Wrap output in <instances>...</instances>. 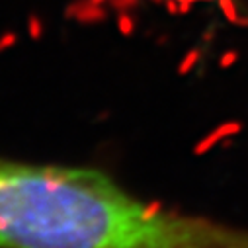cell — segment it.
<instances>
[{"instance_id": "obj_5", "label": "cell", "mask_w": 248, "mask_h": 248, "mask_svg": "<svg viewBox=\"0 0 248 248\" xmlns=\"http://www.w3.org/2000/svg\"><path fill=\"white\" fill-rule=\"evenodd\" d=\"M117 30L121 35H131L135 31V20L125 10L119 12V16H117Z\"/></svg>"}, {"instance_id": "obj_8", "label": "cell", "mask_w": 248, "mask_h": 248, "mask_svg": "<svg viewBox=\"0 0 248 248\" xmlns=\"http://www.w3.org/2000/svg\"><path fill=\"white\" fill-rule=\"evenodd\" d=\"M16 43H18V33H14V31H6V33H2V35H0V53H4V51H8V49H12Z\"/></svg>"}, {"instance_id": "obj_3", "label": "cell", "mask_w": 248, "mask_h": 248, "mask_svg": "<svg viewBox=\"0 0 248 248\" xmlns=\"http://www.w3.org/2000/svg\"><path fill=\"white\" fill-rule=\"evenodd\" d=\"M240 131H242V123H240V121H227V123H221L217 129H213L211 133H207V135L194 147V155H196V156H202V155L213 151V147H215L217 143H221L223 139L234 137V135H238Z\"/></svg>"}, {"instance_id": "obj_4", "label": "cell", "mask_w": 248, "mask_h": 248, "mask_svg": "<svg viewBox=\"0 0 248 248\" xmlns=\"http://www.w3.org/2000/svg\"><path fill=\"white\" fill-rule=\"evenodd\" d=\"M200 57H202L200 49H192V51L186 53V57H182L180 65H178V75H180V77L190 75V73L196 69V65L200 63Z\"/></svg>"}, {"instance_id": "obj_7", "label": "cell", "mask_w": 248, "mask_h": 248, "mask_svg": "<svg viewBox=\"0 0 248 248\" xmlns=\"http://www.w3.org/2000/svg\"><path fill=\"white\" fill-rule=\"evenodd\" d=\"M219 8H221V12H223L227 22H231V24L238 22V12H236L234 0H219Z\"/></svg>"}, {"instance_id": "obj_6", "label": "cell", "mask_w": 248, "mask_h": 248, "mask_svg": "<svg viewBox=\"0 0 248 248\" xmlns=\"http://www.w3.org/2000/svg\"><path fill=\"white\" fill-rule=\"evenodd\" d=\"M28 33H30V37L33 41H39L43 37V22H41V18L37 14H31L28 18Z\"/></svg>"}, {"instance_id": "obj_10", "label": "cell", "mask_w": 248, "mask_h": 248, "mask_svg": "<svg viewBox=\"0 0 248 248\" xmlns=\"http://www.w3.org/2000/svg\"><path fill=\"white\" fill-rule=\"evenodd\" d=\"M108 2L115 8V10H129L137 4V0H108Z\"/></svg>"}, {"instance_id": "obj_2", "label": "cell", "mask_w": 248, "mask_h": 248, "mask_svg": "<svg viewBox=\"0 0 248 248\" xmlns=\"http://www.w3.org/2000/svg\"><path fill=\"white\" fill-rule=\"evenodd\" d=\"M65 18L69 20H77L80 24H98V22H104L108 18V12L98 6V4H92L90 0H75L73 4L67 6L65 10Z\"/></svg>"}, {"instance_id": "obj_9", "label": "cell", "mask_w": 248, "mask_h": 248, "mask_svg": "<svg viewBox=\"0 0 248 248\" xmlns=\"http://www.w3.org/2000/svg\"><path fill=\"white\" fill-rule=\"evenodd\" d=\"M236 59H238V53L236 51H225L223 55H221V59H219V67L221 69H229V67H232L234 63H236Z\"/></svg>"}, {"instance_id": "obj_11", "label": "cell", "mask_w": 248, "mask_h": 248, "mask_svg": "<svg viewBox=\"0 0 248 248\" xmlns=\"http://www.w3.org/2000/svg\"><path fill=\"white\" fill-rule=\"evenodd\" d=\"M178 6H180L178 0H166V12L168 14H178Z\"/></svg>"}, {"instance_id": "obj_15", "label": "cell", "mask_w": 248, "mask_h": 248, "mask_svg": "<svg viewBox=\"0 0 248 248\" xmlns=\"http://www.w3.org/2000/svg\"><path fill=\"white\" fill-rule=\"evenodd\" d=\"M153 2H160V0H153Z\"/></svg>"}, {"instance_id": "obj_12", "label": "cell", "mask_w": 248, "mask_h": 248, "mask_svg": "<svg viewBox=\"0 0 248 248\" xmlns=\"http://www.w3.org/2000/svg\"><path fill=\"white\" fill-rule=\"evenodd\" d=\"M192 10V2H180V6H178V14H188Z\"/></svg>"}, {"instance_id": "obj_14", "label": "cell", "mask_w": 248, "mask_h": 248, "mask_svg": "<svg viewBox=\"0 0 248 248\" xmlns=\"http://www.w3.org/2000/svg\"><path fill=\"white\" fill-rule=\"evenodd\" d=\"M194 2H211V0H194Z\"/></svg>"}, {"instance_id": "obj_13", "label": "cell", "mask_w": 248, "mask_h": 248, "mask_svg": "<svg viewBox=\"0 0 248 248\" xmlns=\"http://www.w3.org/2000/svg\"><path fill=\"white\" fill-rule=\"evenodd\" d=\"M90 2H92V4H98V6H102L104 2H108V0H90Z\"/></svg>"}, {"instance_id": "obj_1", "label": "cell", "mask_w": 248, "mask_h": 248, "mask_svg": "<svg viewBox=\"0 0 248 248\" xmlns=\"http://www.w3.org/2000/svg\"><path fill=\"white\" fill-rule=\"evenodd\" d=\"M242 246V232L141 203L100 170L0 158V248Z\"/></svg>"}]
</instances>
